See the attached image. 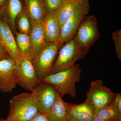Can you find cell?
Instances as JSON below:
<instances>
[{
  "label": "cell",
  "mask_w": 121,
  "mask_h": 121,
  "mask_svg": "<svg viewBox=\"0 0 121 121\" xmlns=\"http://www.w3.org/2000/svg\"><path fill=\"white\" fill-rule=\"evenodd\" d=\"M82 71L80 65L75 64L67 70L50 74L42 81L53 86L61 97L68 95L74 98L77 95L75 84L80 81Z\"/></svg>",
  "instance_id": "obj_1"
},
{
  "label": "cell",
  "mask_w": 121,
  "mask_h": 121,
  "mask_svg": "<svg viewBox=\"0 0 121 121\" xmlns=\"http://www.w3.org/2000/svg\"><path fill=\"white\" fill-rule=\"evenodd\" d=\"M10 108L7 121H29L38 112L31 92L13 96L9 101Z\"/></svg>",
  "instance_id": "obj_2"
},
{
  "label": "cell",
  "mask_w": 121,
  "mask_h": 121,
  "mask_svg": "<svg viewBox=\"0 0 121 121\" xmlns=\"http://www.w3.org/2000/svg\"><path fill=\"white\" fill-rule=\"evenodd\" d=\"M88 53L80 47L74 37L64 44L59 50L52 73L65 70L73 67L76 61L84 58Z\"/></svg>",
  "instance_id": "obj_3"
},
{
  "label": "cell",
  "mask_w": 121,
  "mask_h": 121,
  "mask_svg": "<svg viewBox=\"0 0 121 121\" xmlns=\"http://www.w3.org/2000/svg\"><path fill=\"white\" fill-rule=\"evenodd\" d=\"M64 43L58 40L48 43L32 59L39 81L52 73L53 66L59 50Z\"/></svg>",
  "instance_id": "obj_4"
},
{
  "label": "cell",
  "mask_w": 121,
  "mask_h": 121,
  "mask_svg": "<svg viewBox=\"0 0 121 121\" xmlns=\"http://www.w3.org/2000/svg\"><path fill=\"white\" fill-rule=\"evenodd\" d=\"M14 73L17 84L31 92L41 81L37 78L32 60L22 57L16 61Z\"/></svg>",
  "instance_id": "obj_5"
},
{
  "label": "cell",
  "mask_w": 121,
  "mask_h": 121,
  "mask_svg": "<svg viewBox=\"0 0 121 121\" xmlns=\"http://www.w3.org/2000/svg\"><path fill=\"white\" fill-rule=\"evenodd\" d=\"M99 36L97 21L95 16L92 15L84 17L74 37L78 45L88 52Z\"/></svg>",
  "instance_id": "obj_6"
},
{
  "label": "cell",
  "mask_w": 121,
  "mask_h": 121,
  "mask_svg": "<svg viewBox=\"0 0 121 121\" xmlns=\"http://www.w3.org/2000/svg\"><path fill=\"white\" fill-rule=\"evenodd\" d=\"M116 95L104 85L102 80L97 79L91 83L84 102L93 104L98 112L100 109L111 104Z\"/></svg>",
  "instance_id": "obj_7"
},
{
  "label": "cell",
  "mask_w": 121,
  "mask_h": 121,
  "mask_svg": "<svg viewBox=\"0 0 121 121\" xmlns=\"http://www.w3.org/2000/svg\"><path fill=\"white\" fill-rule=\"evenodd\" d=\"M90 10L89 0H82L73 16L61 26L59 40L64 44L73 39L79 26Z\"/></svg>",
  "instance_id": "obj_8"
},
{
  "label": "cell",
  "mask_w": 121,
  "mask_h": 121,
  "mask_svg": "<svg viewBox=\"0 0 121 121\" xmlns=\"http://www.w3.org/2000/svg\"><path fill=\"white\" fill-rule=\"evenodd\" d=\"M31 93L38 112L43 114L52 106L58 95L53 86L42 81Z\"/></svg>",
  "instance_id": "obj_9"
},
{
  "label": "cell",
  "mask_w": 121,
  "mask_h": 121,
  "mask_svg": "<svg viewBox=\"0 0 121 121\" xmlns=\"http://www.w3.org/2000/svg\"><path fill=\"white\" fill-rule=\"evenodd\" d=\"M16 61L10 57L0 60V91L11 93L17 84L14 73Z\"/></svg>",
  "instance_id": "obj_10"
},
{
  "label": "cell",
  "mask_w": 121,
  "mask_h": 121,
  "mask_svg": "<svg viewBox=\"0 0 121 121\" xmlns=\"http://www.w3.org/2000/svg\"><path fill=\"white\" fill-rule=\"evenodd\" d=\"M97 111L93 104H69L67 121H94Z\"/></svg>",
  "instance_id": "obj_11"
},
{
  "label": "cell",
  "mask_w": 121,
  "mask_h": 121,
  "mask_svg": "<svg viewBox=\"0 0 121 121\" xmlns=\"http://www.w3.org/2000/svg\"><path fill=\"white\" fill-rule=\"evenodd\" d=\"M0 38L2 45L11 58L16 61L22 57L8 24L0 19Z\"/></svg>",
  "instance_id": "obj_12"
},
{
  "label": "cell",
  "mask_w": 121,
  "mask_h": 121,
  "mask_svg": "<svg viewBox=\"0 0 121 121\" xmlns=\"http://www.w3.org/2000/svg\"><path fill=\"white\" fill-rule=\"evenodd\" d=\"M21 0H6L4 4L0 8L2 19L15 32L16 21L24 8Z\"/></svg>",
  "instance_id": "obj_13"
},
{
  "label": "cell",
  "mask_w": 121,
  "mask_h": 121,
  "mask_svg": "<svg viewBox=\"0 0 121 121\" xmlns=\"http://www.w3.org/2000/svg\"><path fill=\"white\" fill-rule=\"evenodd\" d=\"M42 25L47 43H52L59 40L60 27L55 13H48Z\"/></svg>",
  "instance_id": "obj_14"
},
{
  "label": "cell",
  "mask_w": 121,
  "mask_h": 121,
  "mask_svg": "<svg viewBox=\"0 0 121 121\" xmlns=\"http://www.w3.org/2000/svg\"><path fill=\"white\" fill-rule=\"evenodd\" d=\"M30 41V58L32 59L48 43L45 41L42 24L32 25L29 35Z\"/></svg>",
  "instance_id": "obj_15"
},
{
  "label": "cell",
  "mask_w": 121,
  "mask_h": 121,
  "mask_svg": "<svg viewBox=\"0 0 121 121\" xmlns=\"http://www.w3.org/2000/svg\"><path fill=\"white\" fill-rule=\"evenodd\" d=\"M25 7L31 24H42L48 12L42 0H27Z\"/></svg>",
  "instance_id": "obj_16"
},
{
  "label": "cell",
  "mask_w": 121,
  "mask_h": 121,
  "mask_svg": "<svg viewBox=\"0 0 121 121\" xmlns=\"http://www.w3.org/2000/svg\"><path fill=\"white\" fill-rule=\"evenodd\" d=\"M58 94L54 103L44 115L48 121H67L69 103Z\"/></svg>",
  "instance_id": "obj_17"
},
{
  "label": "cell",
  "mask_w": 121,
  "mask_h": 121,
  "mask_svg": "<svg viewBox=\"0 0 121 121\" xmlns=\"http://www.w3.org/2000/svg\"><path fill=\"white\" fill-rule=\"evenodd\" d=\"M82 0H65L61 7L55 13L61 26L71 17Z\"/></svg>",
  "instance_id": "obj_18"
},
{
  "label": "cell",
  "mask_w": 121,
  "mask_h": 121,
  "mask_svg": "<svg viewBox=\"0 0 121 121\" xmlns=\"http://www.w3.org/2000/svg\"><path fill=\"white\" fill-rule=\"evenodd\" d=\"M15 32L16 42L20 53L23 57L30 58V41L29 35L20 32Z\"/></svg>",
  "instance_id": "obj_19"
},
{
  "label": "cell",
  "mask_w": 121,
  "mask_h": 121,
  "mask_svg": "<svg viewBox=\"0 0 121 121\" xmlns=\"http://www.w3.org/2000/svg\"><path fill=\"white\" fill-rule=\"evenodd\" d=\"M16 21L19 32L30 35L32 28L31 23L26 7H24L17 17Z\"/></svg>",
  "instance_id": "obj_20"
},
{
  "label": "cell",
  "mask_w": 121,
  "mask_h": 121,
  "mask_svg": "<svg viewBox=\"0 0 121 121\" xmlns=\"http://www.w3.org/2000/svg\"><path fill=\"white\" fill-rule=\"evenodd\" d=\"M97 115L106 121H121V115L115 109L111 104L98 111Z\"/></svg>",
  "instance_id": "obj_21"
},
{
  "label": "cell",
  "mask_w": 121,
  "mask_h": 121,
  "mask_svg": "<svg viewBox=\"0 0 121 121\" xmlns=\"http://www.w3.org/2000/svg\"><path fill=\"white\" fill-rule=\"evenodd\" d=\"M48 13L56 12L65 0H42Z\"/></svg>",
  "instance_id": "obj_22"
},
{
  "label": "cell",
  "mask_w": 121,
  "mask_h": 121,
  "mask_svg": "<svg viewBox=\"0 0 121 121\" xmlns=\"http://www.w3.org/2000/svg\"><path fill=\"white\" fill-rule=\"evenodd\" d=\"M112 39L114 42L115 51L118 59L121 60V30H117L112 33Z\"/></svg>",
  "instance_id": "obj_23"
},
{
  "label": "cell",
  "mask_w": 121,
  "mask_h": 121,
  "mask_svg": "<svg viewBox=\"0 0 121 121\" xmlns=\"http://www.w3.org/2000/svg\"><path fill=\"white\" fill-rule=\"evenodd\" d=\"M118 113L121 115V94H116V96L111 104Z\"/></svg>",
  "instance_id": "obj_24"
},
{
  "label": "cell",
  "mask_w": 121,
  "mask_h": 121,
  "mask_svg": "<svg viewBox=\"0 0 121 121\" xmlns=\"http://www.w3.org/2000/svg\"><path fill=\"white\" fill-rule=\"evenodd\" d=\"M29 121H48L43 114L37 112L36 115Z\"/></svg>",
  "instance_id": "obj_25"
},
{
  "label": "cell",
  "mask_w": 121,
  "mask_h": 121,
  "mask_svg": "<svg viewBox=\"0 0 121 121\" xmlns=\"http://www.w3.org/2000/svg\"><path fill=\"white\" fill-rule=\"evenodd\" d=\"M10 57L4 47L0 44V60Z\"/></svg>",
  "instance_id": "obj_26"
},
{
  "label": "cell",
  "mask_w": 121,
  "mask_h": 121,
  "mask_svg": "<svg viewBox=\"0 0 121 121\" xmlns=\"http://www.w3.org/2000/svg\"><path fill=\"white\" fill-rule=\"evenodd\" d=\"M94 121H106L103 119L101 118L99 116H98L97 114L95 117L94 119Z\"/></svg>",
  "instance_id": "obj_27"
},
{
  "label": "cell",
  "mask_w": 121,
  "mask_h": 121,
  "mask_svg": "<svg viewBox=\"0 0 121 121\" xmlns=\"http://www.w3.org/2000/svg\"><path fill=\"white\" fill-rule=\"evenodd\" d=\"M6 0H0V8L4 4Z\"/></svg>",
  "instance_id": "obj_28"
},
{
  "label": "cell",
  "mask_w": 121,
  "mask_h": 121,
  "mask_svg": "<svg viewBox=\"0 0 121 121\" xmlns=\"http://www.w3.org/2000/svg\"><path fill=\"white\" fill-rule=\"evenodd\" d=\"M0 44H1V45H2V46L3 47V45H2V42H1V40L0 38Z\"/></svg>",
  "instance_id": "obj_29"
},
{
  "label": "cell",
  "mask_w": 121,
  "mask_h": 121,
  "mask_svg": "<svg viewBox=\"0 0 121 121\" xmlns=\"http://www.w3.org/2000/svg\"><path fill=\"white\" fill-rule=\"evenodd\" d=\"M2 19V17H1V15L0 13V19Z\"/></svg>",
  "instance_id": "obj_30"
},
{
  "label": "cell",
  "mask_w": 121,
  "mask_h": 121,
  "mask_svg": "<svg viewBox=\"0 0 121 121\" xmlns=\"http://www.w3.org/2000/svg\"><path fill=\"white\" fill-rule=\"evenodd\" d=\"M4 120H3V119H0V121H4Z\"/></svg>",
  "instance_id": "obj_31"
},
{
  "label": "cell",
  "mask_w": 121,
  "mask_h": 121,
  "mask_svg": "<svg viewBox=\"0 0 121 121\" xmlns=\"http://www.w3.org/2000/svg\"><path fill=\"white\" fill-rule=\"evenodd\" d=\"M24 1L25 2H26V1H27V0H24Z\"/></svg>",
  "instance_id": "obj_32"
},
{
  "label": "cell",
  "mask_w": 121,
  "mask_h": 121,
  "mask_svg": "<svg viewBox=\"0 0 121 121\" xmlns=\"http://www.w3.org/2000/svg\"><path fill=\"white\" fill-rule=\"evenodd\" d=\"M4 121H7V120H6V119H5V120H4Z\"/></svg>",
  "instance_id": "obj_33"
}]
</instances>
